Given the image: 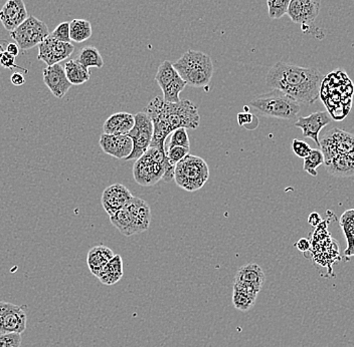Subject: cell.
I'll return each mask as SVG.
<instances>
[{"label":"cell","mask_w":354,"mask_h":347,"mask_svg":"<svg viewBox=\"0 0 354 347\" xmlns=\"http://www.w3.org/2000/svg\"><path fill=\"white\" fill-rule=\"evenodd\" d=\"M323 79L322 73L315 67L278 62L269 71L266 84L273 90L292 97L297 103L309 106L319 99Z\"/></svg>","instance_id":"6da1fadb"},{"label":"cell","mask_w":354,"mask_h":347,"mask_svg":"<svg viewBox=\"0 0 354 347\" xmlns=\"http://www.w3.org/2000/svg\"><path fill=\"white\" fill-rule=\"evenodd\" d=\"M251 107L261 116L281 120L296 118L301 110L299 103L278 90H273L253 99Z\"/></svg>","instance_id":"7a4b0ae2"},{"label":"cell","mask_w":354,"mask_h":347,"mask_svg":"<svg viewBox=\"0 0 354 347\" xmlns=\"http://www.w3.org/2000/svg\"><path fill=\"white\" fill-rule=\"evenodd\" d=\"M210 178V169L205 160L190 155L177 163L175 170V181L178 187L195 192L206 185Z\"/></svg>","instance_id":"3957f363"},{"label":"cell","mask_w":354,"mask_h":347,"mask_svg":"<svg viewBox=\"0 0 354 347\" xmlns=\"http://www.w3.org/2000/svg\"><path fill=\"white\" fill-rule=\"evenodd\" d=\"M162 110L173 131L179 128L197 130L201 123V116L197 106L188 99H182L177 104L164 101Z\"/></svg>","instance_id":"277c9868"},{"label":"cell","mask_w":354,"mask_h":347,"mask_svg":"<svg viewBox=\"0 0 354 347\" xmlns=\"http://www.w3.org/2000/svg\"><path fill=\"white\" fill-rule=\"evenodd\" d=\"M49 34L47 25L34 15L28 16L19 27L10 32V36L21 51L34 49Z\"/></svg>","instance_id":"5b68a950"},{"label":"cell","mask_w":354,"mask_h":347,"mask_svg":"<svg viewBox=\"0 0 354 347\" xmlns=\"http://www.w3.org/2000/svg\"><path fill=\"white\" fill-rule=\"evenodd\" d=\"M319 142V149L324 156V162L338 155L354 153V134L342 131L338 128H333L328 131Z\"/></svg>","instance_id":"8992f818"},{"label":"cell","mask_w":354,"mask_h":347,"mask_svg":"<svg viewBox=\"0 0 354 347\" xmlns=\"http://www.w3.org/2000/svg\"><path fill=\"white\" fill-rule=\"evenodd\" d=\"M134 118L135 123L128 134L133 142V149L126 160L139 159L148 149L153 136V123L146 112H138Z\"/></svg>","instance_id":"52a82bcc"},{"label":"cell","mask_w":354,"mask_h":347,"mask_svg":"<svg viewBox=\"0 0 354 347\" xmlns=\"http://www.w3.org/2000/svg\"><path fill=\"white\" fill-rule=\"evenodd\" d=\"M25 307L0 301V333L21 334L27 329Z\"/></svg>","instance_id":"ba28073f"},{"label":"cell","mask_w":354,"mask_h":347,"mask_svg":"<svg viewBox=\"0 0 354 347\" xmlns=\"http://www.w3.org/2000/svg\"><path fill=\"white\" fill-rule=\"evenodd\" d=\"M74 51L75 47L71 43L56 40L49 34L38 45V60L51 67L69 58Z\"/></svg>","instance_id":"9c48e42d"},{"label":"cell","mask_w":354,"mask_h":347,"mask_svg":"<svg viewBox=\"0 0 354 347\" xmlns=\"http://www.w3.org/2000/svg\"><path fill=\"white\" fill-rule=\"evenodd\" d=\"M164 175V165L152 160L146 153L143 154L134 164V179L137 184L144 187L155 185L162 180Z\"/></svg>","instance_id":"30bf717a"},{"label":"cell","mask_w":354,"mask_h":347,"mask_svg":"<svg viewBox=\"0 0 354 347\" xmlns=\"http://www.w3.org/2000/svg\"><path fill=\"white\" fill-rule=\"evenodd\" d=\"M321 0H291L287 15L298 25H311L320 12Z\"/></svg>","instance_id":"8fae6325"},{"label":"cell","mask_w":354,"mask_h":347,"mask_svg":"<svg viewBox=\"0 0 354 347\" xmlns=\"http://www.w3.org/2000/svg\"><path fill=\"white\" fill-rule=\"evenodd\" d=\"M100 147L104 153L116 158L126 160L133 149V142L128 134H102L99 141Z\"/></svg>","instance_id":"7c38bea8"},{"label":"cell","mask_w":354,"mask_h":347,"mask_svg":"<svg viewBox=\"0 0 354 347\" xmlns=\"http://www.w3.org/2000/svg\"><path fill=\"white\" fill-rule=\"evenodd\" d=\"M133 197L128 188L122 184H114L104 190L101 199L102 206L106 213L112 216L119 210L123 209Z\"/></svg>","instance_id":"4fadbf2b"},{"label":"cell","mask_w":354,"mask_h":347,"mask_svg":"<svg viewBox=\"0 0 354 347\" xmlns=\"http://www.w3.org/2000/svg\"><path fill=\"white\" fill-rule=\"evenodd\" d=\"M332 117L328 112H316L308 117H301L295 123V127L301 130L305 138L311 139L320 147L319 134L325 125L331 123Z\"/></svg>","instance_id":"5bb4252c"},{"label":"cell","mask_w":354,"mask_h":347,"mask_svg":"<svg viewBox=\"0 0 354 347\" xmlns=\"http://www.w3.org/2000/svg\"><path fill=\"white\" fill-rule=\"evenodd\" d=\"M43 82L56 99H63L71 88V84L67 79L64 67L60 64L47 67L43 71Z\"/></svg>","instance_id":"9a60e30c"},{"label":"cell","mask_w":354,"mask_h":347,"mask_svg":"<svg viewBox=\"0 0 354 347\" xmlns=\"http://www.w3.org/2000/svg\"><path fill=\"white\" fill-rule=\"evenodd\" d=\"M28 17L23 0H8L0 10V21L8 32H14Z\"/></svg>","instance_id":"2e32d148"},{"label":"cell","mask_w":354,"mask_h":347,"mask_svg":"<svg viewBox=\"0 0 354 347\" xmlns=\"http://www.w3.org/2000/svg\"><path fill=\"white\" fill-rule=\"evenodd\" d=\"M125 208L131 217L136 234L142 233L149 229L150 222H151V209L146 201L138 197H133Z\"/></svg>","instance_id":"e0dca14e"},{"label":"cell","mask_w":354,"mask_h":347,"mask_svg":"<svg viewBox=\"0 0 354 347\" xmlns=\"http://www.w3.org/2000/svg\"><path fill=\"white\" fill-rule=\"evenodd\" d=\"M210 60H212V58L208 54L190 49V51L184 53V56L175 64H173V67H175V71H177L180 77L184 80L193 69L203 66Z\"/></svg>","instance_id":"ac0fdd59"},{"label":"cell","mask_w":354,"mask_h":347,"mask_svg":"<svg viewBox=\"0 0 354 347\" xmlns=\"http://www.w3.org/2000/svg\"><path fill=\"white\" fill-rule=\"evenodd\" d=\"M135 123V118L129 112H117L106 120L103 125L104 134H128Z\"/></svg>","instance_id":"d6986e66"},{"label":"cell","mask_w":354,"mask_h":347,"mask_svg":"<svg viewBox=\"0 0 354 347\" xmlns=\"http://www.w3.org/2000/svg\"><path fill=\"white\" fill-rule=\"evenodd\" d=\"M325 168L330 175L338 178L354 176V153L338 155L324 162Z\"/></svg>","instance_id":"ffe728a7"},{"label":"cell","mask_w":354,"mask_h":347,"mask_svg":"<svg viewBox=\"0 0 354 347\" xmlns=\"http://www.w3.org/2000/svg\"><path fill=\"white\" fill-rule=\"evenodd\" d=\"M234 278H236L234 281L250 284V285L254 286L261 291L263 286H264L265 281H266V275L258 264L249 263L239 269Z\"/></svg>","instance_id":"44dd1931"},{"label":"cell","mask_w":354,"mask_h":347,"mask_svg":"<svg viewBox=\"0 0 354 347\" xmlns=\"http://www.w3.org/2000/svg\"><path fill=\"white\" fill-rule=\"evenodd\" d=\"M115 254L108 247L103 246H96L94 248L91 249L88 253V257H87V264L88 267L90 269L91 272L96 277L99 275L101 272L102 269L104 266L114 257Z\"/></svg>","instance_id":"7402d4cb"},{"label":"cell","mask_w":354,"mask_h":347,"mask_svg":"<svg viewBox=\"0 0 354 347\" xmlns=\"http://www.w3.org/2000/svg\"><path fill=\"white\" fill-rule=\"evenodd\" d=\"M123 261L120 255H115L112 259L104 266L97 278L105 285L111 286L117 283L123 277Z\"/></svg>","instance_id":"603a6c76"},{"label":"cell","mask_w":354,"mask_h":347,"mask_svg":"<svg viewBox=\"0 0 354 347\" xmlns=\"http://www.w3.org/2000/svg\"><path fill=\"white\" fill-rule=\"evenodd\" d=\"M340 224L347 242L344 256L353 257L354 256V209L346 210L341 215Z\"/></svg>","instance_id":"cb8c5ba5"},{"label":"cell","mask_w":354,"mask_h":347,"mask_svg":"<svg viewBox=\"0 0 354 347\" xmlns=\"http://www.w3.org/2000/svg\"><path fill=\"white\" fill-rule=\"evenodd\" d=\"M65 73L71 86H81L91 77V71L85 69L76 60H69L65 64Z\"/></svg>","instance_id":"d4e9b609"},{"label":"cell","mask_w":354,"mask_h":347,"mask_svg":"<svg viewBox=\"0 0 354 347\" xmlns=\"http://www.w3.org/2000/svg\"><path fill=\"white\" fill-rule=\"evenodd\" d=\"M110 221L111 224L118 229V231L126 237L136 235L135 228L132 223L131 217L125 207L110 216Z\"/></svg>","instance_id":"484cf974"},{"label":"cell","mask_w":354,"mask_h":347,"mask_svg":"<svg viewBox=\"0 0 354 347\" xmlns=\"http://www.w3.org/2000/svg\"><path fill=\"white\" fill-rule=\"evenodd\" d=\"M93 29L90 21L86 19H73L69 23V38L75 43H84L92 36Z\"/></svg>","instance_id":"4316f807"},{"label":"cell","mask_w":354,"mask_h":347,"mask_svg":"<svg viewBox=\"0 0 354 347\" xmlns=\"http://www.w3.org/2000/svg\"><path fill=\"white\" fill-rule=\"evenodd\" d=\"M76 60L87 69L90 67L102 69L104 67L103 58H102L99 49L95 47H86L82 49Z\"/></svg>","instance_id":"83f0119b"},{"label":"cell","mask_w":354,"mask_h":347,"mask_svg":"<svg viewBox=\"0 0 354 347\" xmlns=\"http://www.w3.org/2000/svg\"><path fill=\"white\" fill-rule=\"evenodd\" d=\"M188 86L186 82L180 77L179 75H177L175 80L165 86L162 91V97L166 103L177 104L180 101L179 94L184 90V88Z\"/></svg>","instance_id":"f1b7e54d"},{"label":"cell","mask_w":354,"mask_h":347,"mask_svg":"<svg viewBox=\"0 0 354 347\" xmlns=\"http://www.w3.org/2000/svg\"><path fill=\"white\" fill-rule=\"evenodd\" d=\"M178 75L177 71H175L173 64H171L169 60H164L157 69V73L155 75V80L158 86H160L162 90H164L165 86H168L173 80L177 77Z\"/></svg>","instance_id":"f546056e"},{"label":"cell","mask_w":354,"mask_h":347,"mask_svg":"<svg viewBox=\"0 0 354 347\" xmlns=\"http://www.w3.org/2000/svg\"><path fill=\"white\" fill-rule=\"evenodd\" d=\"M303 160V170L313 177L318 175L317 168L324 164V156L320 149H311L309 155Z\"/></svg>","instance_id":"4dcf8cb0"},{"label":"cell","mask_w":354,"mask_h":347,"mask_svg":"<svg viewBox=\"0 0 354 347\" xmlns=\"http://www.w3.org/2000/svg\"><path fill=\"white\" fill-rule=\"evenodd\" d=\"M291 0H267L269 16L272 19H280L287 14Z\"/></svg>","instance_id":"1f68e13d"},{"label":"cell","mask_w":354,"mask_h":347,"mask_svg":"<svg viewBox=\"0 0 354 347\" xmlns=\"http://www.w3.org/2000/svg\"><path fill=\"white\" fill-rule=\"evenodd\" d=\"M173 147H190V136H188V130L184 128L175 130L170 134V140H169L167 149Z\"/></svg>","instance_id":"d6a6232c"},{"label":"cell","mask_w":354,"mask_h":347,"mask_svg":"<svg viewBox=\"0 0 354 347\" xmlns=\"http://www.w3.org/2000/svg\"><path fill=\"white\" fill-rule=\"evenodd\" d=\"M255 302L256 300H253V299L247 296V295L234 290V294H232V304H234L236 309L243 312L249 311V310L255 305Z\"/></svg>","instance_id":"836d02e7"},{"label":"cell","mask_w":354,"mask_h":347,"mask_svg":"<svg viewBox=\"0 0 354 347\" xmlns=\"http://www.w3.org/2000/svg\"><path fill=\"white\" fill-rule=\"evenodd\" d=\"M51 36L56 40L62 41V43H71V38H69V23H60L55 28Z\"/></svg>","instance_id":"e575fe53"},{"label":"cell","mask_w":354,"mask_h":347,"mask_svg":"<svg viewBox=\"0 0 354 347\" xmlns=\"http://www.w3.org/2000/svg\"><path fill=\"white\" fill-rule=\"evenodd\" d=\"M21 342H23V338H21V334L0 333V347H21Z\"/></svg>","instance_id":"d590c367"},{"label":"cell","mask_w":354,"mask_h":347,"mask_svg":"<svg viewBox=\"0 0 354 347\" xmlns=\"http://www.w3.org/2000/svg\"><path fill=\"white\" fill-rule=\"evenodd\" d=\"M291 147H292L293 153H294L297 157L301 158V159L307 157L310 152H311V147H310L307 143L304 142V141L298 140V139H294V140L292 141Z\"/></svg>","instance_id":"8d00e7d4"},{"label":"cell","mask_w":354,"mask_h":347,"mask_svg":"<svg viewBox=\"0 0 354 347\" xmlns=\"http://www.w3.org/2000/svg\"><path fill=\"white\" fill-rule=\"evenodd\" d=\"M234 290L236 291L242 292L247 296L251 297L253 300L257 299L258 294H260V290L250 284L244 283V282L234 281Z\"/></svg>","instance_id":"74e56055"},{"label":"cell","mask_w":354,"mask_h":347,"mask_svg":"<svg viewBox=\"0 0 354 347\" xmlns=\"http://www.w3.org/2000/svg\"><path fill=\"white\" fill-rule=\"evenodd\" d=\"M0 66L5 67V69H21L23 71H25V69H23V67H17L15 64V58L12 54L8 53H4L2 54L1 58H0Z\"/></svg>","instance_id":"f35d334b"},{"label":"cell","mask_w":354,"mask_h":347,"mask_svg":"<svg viewBox=\"0 0 354 347\" xmlns=\"http://www.w3.org/2000/svg\"><path fill=\"white\" fill-rule=\"evenodd\" d=\"M295 247L300 251V252L306 253L311 249V242L306 238H301L297 241Z\"/></svg>","instance_id":"ab89813d"},{"label":"cell","mask_w":354,"mask_h":347,"mask_svg":"<svg viewBox=\"0 0 354 347\" xmlns=\"http://www.w3.org/2000/svg\"><path fill=\"white\" fill-rule=\"evenodd\" d=\"M322 222V218H321L320 215L317 213V212H312V213L308 216V223H309L311 226L318 227Z\"/></svg>","instance_id":"60d3db41"},{"label":"cell","mask_w":354,"mask_h":347,"mask_svg":"<svg viewBox=\"0 0 354 347\" xmlns=\"http://www.w3.org/2000/svg\"><path fill=\"white\" fill-rule=\"evenodd\" d=\"M12 84L15 86H21L25 84V75L21 73H14L10 77Z\"/></svg>","instance_id":"b9f144b4"},{"label":"cell","mask_w":354,"mask_h":347,"mask_svg":"<svg viewBox=\"0 0 354 347\" xmlns=\"http://www.w3.org/2000/svg\"><path fill=\"white\" fill-rule=\"evenodd\" d=\"M253 121V116L250 112H241L238 115V123L240 125H247Z\"/></svg>","instance_id":"7bdbcfd3"},{"label":"cell","mask_w":354,"mask_h":347,"mask_svg":"<svg viewBox=\"0 0 354 347\" xmlns=\"http://www.w3.org/2000/svg\"><path fill=\"white\" fill-rule=\"evenodd\" d=\"M6 53L12 54L14 58H16L19 53V47L16 43H8V47H6Z\"/></svg>","instance_id":"ee69618b"},{"label":"cell","mask_w":354,"mask_h":347,"mask_svg":"<svg viewBox=\"0 0 354 347\" xmlns=\"http://www.w3.org/2000/svg\"><path fill=\"white\" fill-rule=\"evenodd\" d=\"M5 53V49H4L3 45H0V58H1L2 54Z\"/></svg>","instance_id":"f6af8a7d"}]
</instances>
